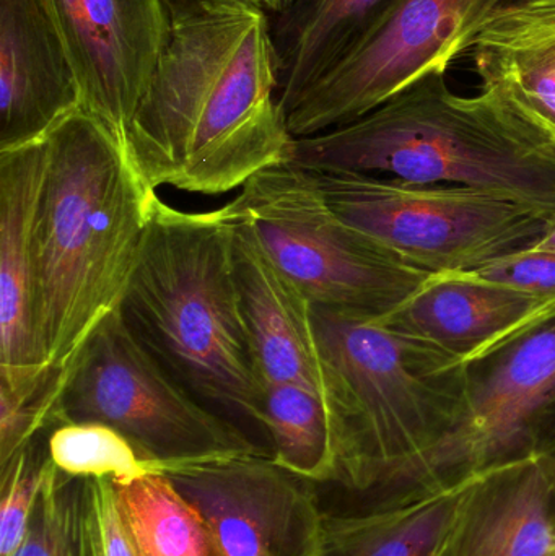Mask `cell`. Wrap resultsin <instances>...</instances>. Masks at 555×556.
Wrapping results in <instances>:
<instances>
[{"mask_svg": "<svg viewBox=\"0 0 555 556\" xmlns=\"http://www.w3.org/2000/svg\"><path fill=\"white\" fill-rule=\"evenodd\" d=\"M165 5V46L126 134L147 185L220 195L292 162L269 13L247 0Z\"/></svg>", "mask_w": 555, "mask_h": 556, "instance_id": "cell-1", "label": "cell"}, {"mask_svg": "<svg viewBox=\"0 0 555 556\" xmlns=\"http://www.w3.org/2000/svg\"><path fill=\"white\" fill-rule=\"evenodd\" d=\"M35 228L36 324L49 371L65 375L119 307L156 191L119 139L87 111L46 136Z\"/></svg>", "mask_w": 555, "mask_h": 556, "instance_id": "cell-2", "label": "cell"}, {"mask_svg": "<svg viewBox=\"0 0 555 556\" xmlns=\"http://www.w3.org/2000/svg\"><path fill=\"white\" fill-rule=\"evenodd\" d=\"M119 313L176 384L270 457L225 207L185 212L156 194Z\"/></svg>", "mask_w": 555, "mask_h": 556, "instance_id": "cell-3", "label": "cell"}, {"mask_svg": "<svg viewBox=\"0 0 555 556\" xmlns=\"http://www.w3.org/2000/svg\"><path fill=\"white\" fill-rule=\"evenodd\" d=\"M432 72L361 119L293 142L310 172L484 189L555 214V130L504 91L462 97Z\"/></svg>", "mask_w": 555, "mask_h": 556, "instance_id": "cell-4", "label": "cell"}, {"mask_svg": "<svg viewBox=\"0 0 555 556\" xmlns=\"http://www.w3.org/2000/svg\"><path fill=\"white\" fill-rule=\"evenodd\" d=\"M313 319L328 375L331 482L361 493L394 486L462 420L469 365L374 314L313 304Z\"/></svg>", "mask_w": 555, "mask_h": 556, "instance_id": "cell-5", "label": "cell"}, {"mask_svg": "<svg viewBox=\"0 0 555 556\" xmlns=\"http://www.w3.org/2000/svg\"><path fill=\"white\" fill-rule=\"evenodd\" d=\"M310 173L345 224L432 276L471 273L528 250L541 240L551 218L484 189L365 173Z\"/></svg>", "mask_w": 555, "mask_h": 556, "instance_id": "cell-6", "label": "cell"}, {"mask_svg": "<svg viewBox=\"0 0 555 556\" xmlns=\"http://www.w3.org/2000/svg\"><path fill=\"white\" fill-rule=\"evenodd\" d=\"M227 208L318 306L383 316L432 276L345 224L293 163L257 173Z\"/></svg>", "mask_w": 555, "mask_h": 556, "instance_id": "cell-7", "label": "cell"}, {"mask_svg": "<svg viewBox=\"0 0 555 556\" xmlns=\"http://www.w3.org/2000/svg\"><path fill=\"white\" fill-rule=\"evenodd\" d=\"M101 424L162 469L243 454H266L199 404L147 353L119 307L81 346L62 376L52 427Z\"/></svg>", "mask_w": 555, "mask_h": 556, "instance_id": "cell-8", "label": "cell"}, {"mask_svg": "<svg viewBox=\"0 0 555 556\" xmlns=\"http://www.w3.org/2000/svg\"><path fill=\"white\" fill-rule=\"evenodd\" d=\"M512 0H400L380 26L287 111L295 139L361 119L472 49Z\"/></svg>", "mask_w": 555, "mask_h": 556, "instance_id": "cell-9", "label": "cell"}, {"mask_svg": "<svg viewBox=\"0 0 555 556\" xmlns=\"http://www.w3.org/2000/svg\"><path fill=\"white\" fill-rule=\"evenodd\" d=\"M555 397V317L469 365V394L455 430L394 486H424L494 466L534 447Z\"/></svg>", "mask_w": 555, "mask_h": 556, "instance_id": "cell-10", "label": "cell"}, {"mask_svg": "<svg viewBox=\"0 0 555 556\" xmlns=\"http://www.w3.org/2000/svg\"><path fill=\"white\" fill-rule=\"evenodd\" d=\"M201 513L222 556H318L325 515L313 482L263 454L162 469Z\"/></svg>", "mask_w": 555, "mask_h": 556, "instance_id": "cell-11", "label": "cell"}, {"mask_svg": "<svg viewBox=\"0 0 555 556\" xmlns=\"http://www.w3.org/2000/svg\"><path fill=\"white\" fill-rule=\"evenodd\" d=\"M46 3L74 64L81 110L100 119L126 147L130 121L165 46V0Z\"/></svg>", "mask_w": 555, "mask_h": 556, "instance_id": "cell-12", "label": "cell"}, {"mask_svg": "<svg viewBox=\"0 0 555 556\" xmlns=\"http://www.w3.org/2000/svg\"><path fill=\"white\" fill-rule=\"evenodd\" d=\"M45 139L0 150V389L29 401L48 366L36 324L35 228L45 182Z\"/></svg>", "mask_w": 555, "mask_h": 556, "instance_id": "cell-13", "label": "cell"}, {"mask_svg": "<svg viewBox=\"0 0 555 556\" xmlns=\"http://www.w3.org/2000/svg\"><path fill=\"white\" fill-rule=\"evenodd\" d=\"M554 317L555 298L479 280L469 273H446L427 278L378 320L471 365Z\"/></svg>", "mask_w": 555, "mask_h": 556, "instance_id": "cell-14", "label": "cell"}, {"mask_svg": "<svg viewBox=\"0 0 555 556\" xmlns=\"http://www.w3.org/2000/svg\"><path fill=\"white\" fill-rule=\"evenodd\" d=\"M78 110L80 85L46 0H0V150L45 139Z\"/></svg>", "mask_w": 555, "mask_h": 556, "instance_id": "cell-15", "label": "cell"}, {"mask_svg": "<svg viewBox=\"0 0 555 556\" xmlns=\"http://www.w3.org/2000/svg\"><path fill=\"white\" fill-rule=\"evenodd\" d=\"M234 269L241 309L264 384H295L328 401V375L316 336L313 304L235 220Z\"/></svg>", "mask_w": 555, "mask_h": 556, "instance_id": "cell-16", "label": "cell"}, {"mask_svg": "<svg viewBox=\"0 0 555 556\" xmlns=\"http://www.w3.org/2000/svg\"><path fill=\"white\" fill-rule=\"evenodd\" d=\"M450 556H555V454L533 447L489 467Z\"/></svg>", "mask_w": 555, "mask_h": 556, "instance_id": "cell-17", "label": "cell"}, {"mask_svg": "<svg viewBox=\"0 0 555 556\" xmlns=\"http://www.w3.org/2000/svg\"><path fill=\"white\" fill-rule=\"evenodd\" d=\"M489 467L414 486L368 511L325 515L318 556H450Z\"/></svg>", "mask_w": 555, "mask_h": 556, "instance_id": "cell-18", "label": "cell"}, {"mask_svg": "<svg viewBox=\"0 0 555 556\" xmlns=\"http://www.w3.org/2000/svg\"><path fill=\"white\" fill-rule=\"evenodd\" d=\"M400 0H300L270 16L283 113L362 45Z\"/></svg>", "mask_w": 555, "mask_h": 556, "instance_id": "cell-19", "label": "cell"}, {"mask_svg": "<svg viewBox=\"0 0 555 556\" xmlns=\"http://www.w3.org/2000/svg\"><path fill=\"white\" fill-rule=\"evenodd\" d=\"M482 87L504 91L555 130V26L507 3L472 46Z\"/></svg>", "mask_w": 555, "mask_h": 556, "instance_id": "cell-20", "label": "cell"}, {"mask_svg": "<svg viewBox=\"0 0 555 556\" xmlns=\"http://www.w3.org/2000/svg\"><path fill=\"white\" fill-rule=\"evenodd\" d=\"M113 483L117 509L136 556H222L201 513L165 473Z\"/></svg>", "mask_w": 555, "mask_h": 556, "instance_id": "cell-21", "label": "cell"}, {"mask_svg": "<svg viewBox=\"0 0 555 556\" xmlns=\"http://www.w3.org/2000/svg\"><path fill=\"white\" fill-rule=\"evenodd\" d=\"M264 427L274 463L310 482H331L335 433L323 395L295 384H264Z\"/></svg>", "mask_w": 555, "mask_h": 556, "instance_id": "cell-22", "label": "cell"}, {"mask_svg": "<svg viewBox=\"0 0 555 556\" xmlns=\"http://www.w3.org/2000/svg\"><path fill=\"white\" fill-rule=\"evenodd\" d=\"M49 459L78 479L129 480L160 472L113 428L101 424H62L48 431Z\"/></svg>", "mask_w": 555, "mask_h": 556, "instance_id": "cell-23", "label": "cell"}, {"mask_svg": "<svg viewBox=\"0 0 555 556\" xmlns=\"http://www.w3.org/2000/svg\"><path fill=\"white\" fill-rule=\"evenodd\" d=\"M12 556H87L85 479L65 476L52 464L25 538Z\"/></svg>", "mask_w": 555, "mask_h": 556, "instance_id": "cell-24", "label": "cell"}, {"mask_svg": "<svg viewBox=\"0 0 555 556\" xmlns=\"http://www.w3.org/2000/svg\"><path fill=\"white\" fill-rule=\"evenodd\" d=\"M46 437L48 431L0 464V556L18 548L51 472Z\"/></svg>", "mask_w": 555, "mask_h": 556, "instance_id": "cell-25", "label": "cell"}, {"mask_svg": "<svg viewBox=\"0 0 555 556\" xmlns=\"http://www.w3.org/2000/svg\"><path fill=\"white\" fill-rule=\"evenodd\" d=\"M87 556H136L124 529L113 479H85Z\"/></svg>", "mask_w": 555, "mask_h": 556, "instance_id": "cell-26", "label": "cell"}, {"mask_svg": "<svg viewBox=\"0 0 555 556\" xmlns=\"http://www.w3.org/2000/svg\"><path fill=\"white\" fill-rule=\"evenodd\" d=\"M469 274L479 280L505 285L525 293L555 298V251L528 248L492 261Z\"/></svg>", "mask_w": 555, "mask_h": 556, "instance_id": "cell-27", "label": "cell"}, {"mask_svg": "<svg viewBox=\"0 0 555 556\" xmlns=\"http://www.w3.org/2000/svg\"><path fill=\"white\" fill-rule=\"evenodd\" d=\"M534 447H543L555 454V397L538 421L534 430Z\"/></svg>", "mask_w": 555, "mask_h": 556, "instance_id": "cell-28", "label": "cell"}, {"mask_svg": "<svg viewBox=\"0 0 555 556\" xmlns=\"http://www.w3.org/2000/svg\"><path fill=\"white\" fill-rule=\"evenodd\" d=\"M247 2L254 3V5L263 9L264 12L269 13L270 16L282 15L283 12L295 5L300 0H247Z\"/></svg>", "mask_w": 555, "mask_h": 556, "instance_id": "cell-29", "label": "cell"}, {"mask_svg": "<svg viewBox=\"0 0 555 556\" xmlns=\"http://www.w3.org/2000/svg\"><path fill=\"white\" fill-rule=\"evenodd\" d=\"M531 250L555 251V214L547 222V228L543 237L531 247Z\"/></svg>", "mask_w": 555, "mask_h": 556, "instance_id": "cell-30", "label": "cell"}, {"mask_svg": "<svg viewBox=\"0 0 555 556\" xmlns=\"http://www.w3.org/2000/svg\"><path fill=\"white\" fill-rule=\"evenodd\" d=\"M520 5V3H517ZM530 13L533 18L540 20V22L547 23V25L555 26V9H538V7L520 5Z\"/></svg>", "mask_w": 555, "mask_h": 556, "instance_id": "cell-31", "label": "cell"}, {"mask_svg": "<svg viewBox=\"0 0 555 556\" xmlns=\"http://www.w3.org/2000/svg\"><path fill=\"white\" fill-rule=\"evenodd\" d=\"M510 3H520V5L538 7V9H555V0H514Z\"/></svg>", "mask_w": 555, "mask_h": 556, "instance_id": "cell-32", "label": "cell"}]
</instances>
